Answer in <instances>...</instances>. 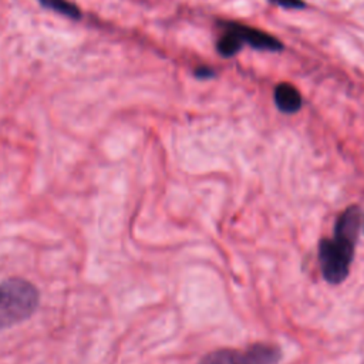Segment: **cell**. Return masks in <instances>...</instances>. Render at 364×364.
I'll use <instances>...</instances> for the list:
<instances>
[{
	"label": "cell",
	"instance_id": "cell-1",
	"mask_svg": "<svg viewBox=\"0 0 364 364\" xmlns=\"http://www.w3.org/2000/svg\"><path fill=\"white\" fill-rule=\"evenodd\" d=\"M363 213L358 206L346 208L337 218L333 237L318 242V264L326 282L338 284L350 273Z\"/></svg>",
	"mask_w": 364,
	"mask_h": 364
},
{
	"label": "cell",
	"instance_id": "cell-2",
	"mask_svg": "<svg viewBox=\"0 0 364 364\" xmlns=\"http://www.w3.org/2000/svg\"><path fill=\"white\" fill-rule=\"evenodd\" d=\"M40 306V291L28 280L11 277L0 282V331L28 320Z\"/></svg>",
	"mask_w": 364,
	"mask_h": 364
},
{
	"label": "cell",
	"instance_id": "cell-3",
	"mask_svg": "<svg viewBox=\"0 0 364 364\" xmlns=\"http://www.w3.org/2000/svg\"><path fill=\"white\" fill-rule=\"evenodd\" d=\"M282 350L274 344L256 343L246 348H219L208 353L200 364H277Z\"/></svg>",
	"mask_w": 364,
	"mask_h": 364
},
{
	"label": "cell",
	"instance_id": "cell-4",
	"mask_svg": "<svg viewBox=\"0 0 364 364\" xmlns=\"http://www.w3.org/2000/svg\"><path fill=\"white\" fill-rule=\"evenodd\" d=\"M223 27L228 30L235 31L243 43H247L249 46L257 48V50H267V51H279L282 50V43L273 37L269 33H264L262 30L249 27L246 24L239 23H223Z\"/></svg>",
	"mask_w": 364,
	"mask_h": 364
},
{
	"label": "cell",
	"instance_id": "cell-5",
	"mask_svg": "<svg viewBox=\"0 0 364 364\" xmlns=\"http://www.w3.org/2000/svg\"><path fill=\"white\" fill-rule=\"evenodd\" d=\"M274 102L282 112L293 114L301 107V95L291 84L280 82L274 88Z\"/></svg>",
	"mask_w": 364,
	"mask_h": 364
},
{
	"label": "cell",
	"instance_id": "cell-6",
	"mask_svg": "<svg viewBox=\"0 0 364 364\" xmlns=\"http://www.w3.org/2000/svg\"><path fill=\"white\" fill-rule=\"evenodd\" d=\"M242 38L232 30L226 28V33L220 36V38L218 40V51L225 55V57H230L233 54H236L240 48H242Z\"/></svg>",
	"mask_w": 364,
	"mask_h": 364
},
{
	"label": "cell",
	"instance_id": "cell-7",
	"mask_svg": "<svg viewBox=\"0 0 364 364\" xmlns=\"http://www.w3.org/2000/svg\"><path fill=\"white\" fill-rule=\"evenodd\" d=\"M44 7L55 11V13H60V14H64L70 18H80L81 13L78 10L77 6H74L73 3L67 1V0H38Z\"/></svg>",
	"mask_w": 364,
	"mask_h": 364
},
{
	"label": "cell",
	"instance_id": "cell-8",
	"mask_svg": "<svg viewBox=\"0 0 364 364\" xmlns=\"http://www.w3.org/2000/svg\"><path fill=\"white\" fill-rule=\"evenodd\" d=\"M270 1L276 3L282 7H286V9H301V7H304L303 0H270Z\"/></svg>",
	"mask_w": 364,
	"mask_h": 364
},
{
	"label": "cell",
	"instance_id": "cell-9",
	"mask_svg": "<svg viewBox=\"0 0 364 364\" xmlns=\"http://www.w3.org/2000/svg\"><path fill=\"white\" fill-rule=\"evenodd\" d=\"M195 74H196L198 77H200V78H209L213 73H212V70L208 68V67H200V68L196 70Z\"/></svg>",
	"mask_w": 364,
	"mask_h": 364
}]
</instances>
